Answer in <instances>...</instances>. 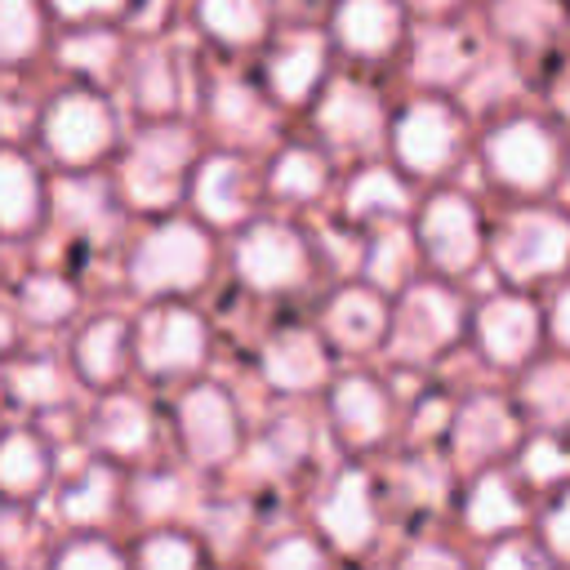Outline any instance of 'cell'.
I'll list each match as a JSON object with an SVG mask.
<instances>
[{
  "mask_svg": "<svg viewBox=\"0 0 570 570\" xmlns=\"http://www.w3.org/2000/svg\"><path fill=\"white\" fill-rule=\"evenodd\" d=\"M62 116H67V120H62V125H53V134H49L62 151H85V147H94V142L102 138V120H98V111H94V107L71 102Z\"/></svg>",
  "mask_w": 570,
  "mask_h": 570,
  "instance_id": "1",
  "label": "cell"
},
{
  "mask_svg": "<svg viewBox=\"0 0 570 570\" xmlns=\"http://www.w3.org/2000/svg\"><path fill=\"white\" fill-rule=\"evenodd\" d=\"M281 254H294V249H289V240H281V236H267V240L249 245V249H245L249 276H258V281H285V272L276 267V263H281Z\"/></svg>",
  "mask_w": 570,
  "mask_h": 570,
  "instance_id": "4",
  "label": "cell"
},
{
  "mask_svg": "<svg viewBox=\"0 0 570 570\" xmlns=\"http://www.w3.org/2000/svg\"><path fill=\"white\" fill-rule=\"evenodd\" d=\"M343 31H347V40H356V45H370V40L379 45V40H387L392 22H387V9H383L379 0H356V4L347 9Z\"/></svg>",
  "mask_w": 570,
  "mask_h": 570,
  "instance_id": "3",
  "label": "cell"
},
{
  "mask_svg": "<svg viewBox=\"0 0 570 570\" xmlns=\"http://www.w3.org/2000/svg\"><path fill=\"white\" fill-rule=\"evenodd\" d=\"M405 125H410V120H405ZM445 142H450V134H445V125H441L436 111H419L414 125L405 129V151H410L419 165H436V156L445 151Z\"/></svg>",
  "mask_w": 570,
  "mask_h": 570,
  "instance_id": "2",
  "label": "cell"
}]
</instances>
